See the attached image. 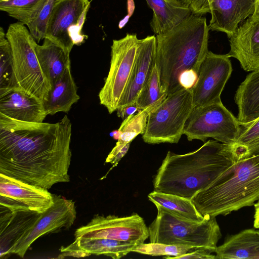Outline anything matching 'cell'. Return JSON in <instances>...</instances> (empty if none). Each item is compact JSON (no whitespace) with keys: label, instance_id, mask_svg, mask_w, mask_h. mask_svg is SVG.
<instances>
[{"label":"cell","instance_id":"41","mask_svg":"<svg viewBox=\"0 0 259 259\" xmlns=\"http://www.w3.org/2000/svg\"><path fill=\"white\" fill-rule=\"evenodd\" d=\"M213 0H206L201 12V15L208 13V7Z\"/></svg>","mask_w":259,"mask_h":259},{"label":"cell","instance_id":"6","mask_svg":"<svg viewBox=\"0 0 259 259\" xmlns=\"http://www.w3.org/2000/svg\"><path fill=\"white\" fill-rule=\"evenodd\" d=\"M6 35L12 49L17 88L43 102L52 87L37 60V42L27 27L19 21L9 25Z\"/></svg>","mask_w":259,"mask_h":259},{"label":"cell","instance_id":"26","mask_svg":"<svg viewBox=\"0 0 259 259\" xmlns=\"http://www.w3.org/2000/svg\"><path fill=\"white\" fill-rule=\"evenodd\" d=\"M156 206H160L184 219L201 222L205 217L197 209L191 199L182 196L153 191L148 195Z\"/></svg>","mask_w":259,"mask_h":259},{"label":"cell","instance_id":"22","mask_svg":"<svg viewBox=\"0 0 259 259\" xmlns=\"http://www.w3.org/2000/svg\"><path fill=\"white\" fill-rule=\"evenodd\" d=\"M214 253L215 258H259V229H248L230 236Z\"/></svg>","mask_w":259,"mask_h":259},{"label":"cell","instance_id":"10","mask_svg":"<svg viewBox=\"0 0 259 259\" xmlns=\"http://www.w3.org/2000/svg\"><path fill=\"white\" fill-rule=\"evenodd\" d=\"M90 7L89 0H55L45 38L70 53L74 45L84 41L81 29Z\"/></svg>","mask_w":259,"mask_h":259},{"label":"cell","instance_id":"24","mask_svg":"<svg viewBox=\"0 0 259 259\" xmlns=\"http://www.w3.org/2000/svg\"><path fill=\"white\" fill-rule=\"evenodd\" d=\"M35 53L42 71L52 87L70 66V53L46 38L42 45H36Z\"/></svg>","mask_w":259,"mask_h":259},{"label":"cell","instance_id":"40","mask_svg":"<svg viewBox=\"0 0 259 259\" xmlns=\"http://www.w3.org/2000/svg\"><path fill=\"white\" fill-rule=\"evenodd\" d=\"M135 5L133 0H127L128 16L130 17L134 11Z\"/></svg>","mask_w":259,"mask_h":259},{"label":"cell","instance_id":"31","mask_svg":"<svg viewBox=\"0 0 259 259\" xmlns=\"http://www.w3.org/2000/svg\"><path fill=\"white\" fill-rule=\"evenodd\" d=\"M148 116L147 111L140 110L123 120L118 130L120 135L117 142L131 143L138 135H142L146 129Z\"/></svg>","mask_w":259,"mask_h":259},{"label":"cell","instance_id":"21","mask_svg":"<svg viewBox=\"0 0 259 259\" xmlns=\"http://www.w3.org/2000/svg\"><path fill=\"white\" fill-rule=\"evenodd\" d=\"M145 1L153 11L150 25L156 35L168 31L192 13L190 6L173 0Z\"/></svg>","mask_w":259,"mask_h":259},{"label":"cell","instance_id":"17","mask_svg":"<svg viewBox=\"0 0 259 259\" xmlns=\"http://www.w3.org/2000/svg\"><path fill=\"white\" fill-rule=\"evenodd\" d=\"M0 114L32 122H42L48 115L42 101L18 88L0 90Z\"/></svg>","mask_w":259,"mask_h":259},{"label":"cell","instance_id":"12","mask_svg":"<svg viewBox=\"0 0 259 259\" xmlns=\"http://www.w3.org/2000/svg\"><path fill=\"white\" fill-rule=\"evenodd\" d=\"M230 58L228 54L208 52L191 89L193 107L222 102L221 94L233 71Z\"/></svg>","mask_w":259,"mask_h":259},{"label":"cell","instance_id":"43","mask_svg":"<svg viewBox=\"0 0 259 259\" xmlns=\"http://www.w3.org/2000/svg\"><path fill=\"white\" fill-rule=\"evenodd\" d=\"M176 2L179 3V4L186 6H190L191 4L192 3V2L194 0H173Z\"/></svg>","mask_w":259,"mask_h":259},{"label":"cell","instance_id":"20","mask_svg":"<svg viewBox=\"0 0 259 259\" xmlns=\"http://www.w3.org/2000/svg\"><path fill=\"white\" fill-rule=\"evenodd\" d=\"M237 119L245 127L259 118V69L248 74L238 86L234 97Z\"/></svg>","mask_w":259,"mask_h":259},{"label":"cell","instance_id":"39","mask_svg":"<svg viewBox=\"0 0 259 259\" xmlns=\"http://www.w3.org/2000/svg\"><path fill=\"white\" fill-rule=\"evenodd\" d=\"M254 214L253 226L255 229H259V200L254 204Z\"/></svg>","mask_w":259,"mask_h":259},{"label":"cell","instance_id":"15","mask_svg":"<svg viewBox=\"0 0 259 259\" xmlns=\"http://www.w3.org/2000/svg\"><path fill=\"white\" fill-rule=\"evenodd\" d=\"M228 54L236 59L246 71L259 69V17H249L229 38Z\"/></svg>","mask_w":259,"mask_h":259},{"label":"cell","instance_id":"32","mask_svg":"<svg viewBox=\"0 0 259 259\" xmlns=\"http://www.w3.org/2000/svg\"><path fill=\"white\" fill-rule=\"evenodd\" d=\"M196 248L166 244L161 243L150 242L137 245L132 252L151 256H165L164 258H175Z\"/></svg>","mask_w":259,"mask_h":259},{"label":"cell","instance_id":"19","mask_svg":"<svg viewBox=\"0 0 259 259\" xmlns=\"http://www.w3.org/2000/svg\"><path fill=\"white\" fill-rule=\"evenodd\" d=\"M1 258L9 254L11 248L34 226L42 213L27 209L0 207Z\"/></svg>","mask_w":259,"mask_h":259},{"label":"cell","instance_id":"25","mask_svg":"<svg viewBox=\"0 0 259 259\" xmlns=\"http://www.w3.org/2000/svg\"><path fill=\"white\" fill-rule=\"evenodd\" d=\"M138 244L106 238H75L74 241L65 247L67 249L86 253L104 255L113 259H119L132 252Z\"/></svg>","mask_w":259,"mask_h":259},{"label":"cell","instance_id":"35","mask_svg":"<svg viewBox=\"0 0 259 259\" xmlns=\"http://www.w3.org/2000/svg\"><path fill=\"white\" fill-rule=\"evenodd\" d=\"M198 73L193 70H186L180 75L179 83L183 89H191L196 83Z\"/></svg>","mask_w":259,"mask_h":259},{"label":"cell","instance_id":"27","mask_svg":"<svg viewBox=\"0 0 259 259\" xmlns=\"http://www.w3.org/2000/svg\"><path fill=\"white\" fill-rule=\"evenodd\" d=\"M226 146L234 162L259 154V118L243 127L237 139Z\"/></svg>","mask_w":259,"mask_h":259},{"label":"cell","instance_id":"4","mask_svg":"<svg viewBox=\"0 0 259 259\" xmlns=\"http://www.w3.org/2000/svg\"><path fill=\"white\" fill-rule=\"evenodd\" d=\"M203 215H227L259 200V154L234 162L192 198Z\"/></svg>","mask_w":259,"mask_h":259},{"label":"cell","instance_id":"23","mask_svg":"<svg viewBox=\"0 0 259 259\" xmlns=\"http://www.w3.org/2000/svg\"><path fill=\"white\" fill-rule=\"evenodd\" d=\"M79 98L70 66L52 86L43 101L44 107L47 115L61 112L67 113Z\"/></svg>","mask_w":259,"mask_h":259},{"label":"cell","instance_id":"33","mask_svg":"<svg viewBox=\"0 0 259 259\" xmlns=\"http://www.w3.org/2000/svg\"><path fill=\"white\" fill-rule=\"evenodd\" d=\"M55 0H46L34 20L26 26L37 43L45 38L47 25Z\"/></svg>","mask_w":259,"mask_h":259},{"label":"cell","instance_id":"5","mask_svg":"<svg viewBox=\"0 0 259 259\" xmlns=\"http://www.w3.org/2000/svg\"><path fill=\"white\" fill-rule=\"evenodd\" d=\"M148 227L150 242L205 248L215 252L222 234L215 217L204 215L201 222L180 217L160 206Z\"/></svg>","mask_w":259,"mask_h":259},{"label":"cell","instance_id":"36","mask_svg":"<svg viewBox=\"0 0 259 259\" xmlns=\"http://www.w3.org/2000/svg\"><path fill=\"white\" fill-rule=\"evenodd\" d=\"M175 258L186 259V258H201V259H214L215 258V255L212 254V252L206 249L199 248H196Z\"/></svg>","mask_w":259,"mask_h":259},{"label":"cell","instance_id":"42","mask_svg":"<svg viewBox=\"0 0 259 259\" xmlns=\"http://www.w3.org/2000/svg\"><path fill=\"white\" fill-rule=\"evenodd\" d=\"M251 16L253 17H259V0L256 1L255 6V10L253 14L251 15Z\"/></svg>","mask_w":259,"mask_h":259},{"label":"cell","instance_id":"11","mask_svg":"<svg viewBox=\"0 0 259 259\" xmlns=\"http://www.w3.org/2000/svg\"><path fill=\"white\" fill-rule=\"evenodd\" d=\"M75 238H106L136 244L144 243L149 237V229L137 213L119 217L96 215L87 225L77 229Z\"/></svg>","mask_w":259,"mask_h":259},{"label":"cell","instance_id":"28","mask_svg":"<svg viewBox=\"0 0 259 259\" xmlns=\"http://www.w3.org/2000/svg\"><path fill=\"white\" fill-rule=\"evenodd\" d=\"M46 0H0V10L27 26L35 19Z\"/></svg>","mask_w":259,"mask_h":259},{"label":"cell","instance_id":"9","mask_svg":"<svg viewBox=\"0 0 259 259\" xmlns=\"http://www.w3.org/2000/svg\"><path fill=\"white\" fill-rule=\"evenodd\" d=\"M136 33L113 39L111 46L110 68L99 93L100 103L111 114L118 104L129 82L135 65L139 43Z\"/></svg>","mask_w":259,"mask_h":259},{"label":"cell","instance_id":"7","mask_svg":"<svg viewBox=\"0 0 259 259\" xmlns=\"http://www.w3.org/2000/svg\"><path fill=\"white\" fill-rule=\"evenodd\" d=\"M193 108L191 89H183L167 96L148 113L143 141L150 144L178 143Z\"/></svg>","mask_w":259,"mask_h":259},{"label":"cell","instance_id":"1","mask_svg":"<svg viewBox=\"0 0 259 259\" xmlns=\"http://www.w3.org/2000/svg\"><path fill=\"white\" fill-rule=\"evenodd\" d=\"M72 124L25 122L0 114V174L46 189L68 182Z\"/></svg>","mask_w":259,"mask_h":259},{"label":"cell","instance_id":"3","mask_svg":"<svg viewBox=\"0 0 259 259\" xmlns=\"http://www.w3.org/2000/svg\"><path fill=\"white\" fill-rule=\"evenodd\" d=\"M209 29L206 19L191 14L168 31L156 37V65L162 90L167 96L183 90L182 73H198L207 55Z\"/></svg>","mask_w":259,"mask_h":259},{"label":"cell","instance_id":"13","mask_svg":"<svg viewBox=\"0 0 259 259\" xmlns=\"http://www.w3.org/2000/svg\"><path fill=\"white\" fill-rule=\"evenodd\" d=\"M54 202L42 213L32 228L9 251L21 257L24 256L31 245L38 238L48 233L68 229L74 223L76 211L75 202L55 194Z\"/></svg>","mask_w":259,"mask_h":259},{"label":"cell","instance_id":"8","mask_svg":"<svg viewBox=\"0 0 259 259\" xmlns=\"http://www.w3.org/2000/svg\"><path fill=\"white\" fill-rule=\"evenodd\" d=\"M243 127L222 102L193 107L184 128V134L191 141L205 142L208 138L225 144L235 141Z\"/></svg>","mask_w":259,"mask_h":259},{"label":"cell","instance_id":"2","mask_svg":"<svg viewBox=\"0 0 259 259\" xmlns=\"http://www.w3.org/2000/svg\"><path fill=\"white\" fill-rule=\"evenodd\" d=\"M234 162L226 144L216 140L186 154L168 151L154 178V190L191 199Z\"/></svg>","mask_w":259,"mask_h":259},{"label":"cell","instance_id":"16","mask_svg":"<svg viewBox=\"0 0 259 259\" xmlns=\"http://www.w3.org/2000/svg\"><path fill=\"white\" fill-rule=\"evenodd\" d=\"M256 1L213 0L208 9L211 16L209 30L225 33L229 38L253 14Z\"/></svg>","mask_w":259,"mask_h":259},{"label":"cell","instance_id":"34","mask_svg":"<svg viewBox=\"0 0 259 259\" xmlns=\"http://www.w3.org/2000/svg\"><path fill=\"white\" fill-rule=\"evenodd\" d=\"M131 143L122 144L117 142L115 146L107 156L106 163H110L113 167L116 166L128 150Z\"/></svg>","mask_w":259,"mask_h":259},{"label":"cell","instance_id":"29","mask_svg":"<svg viewBox=\"0 0 259 259\" xmlns=\"http://www.w3.org/2000/svg\"><path fill=\"white\" fill-rule=\"evenodd\" d=\"M167 97V94L162 89L155 65L135 102L139 110H145L149 113Z\"/></svg>","mask_w":259,"mask_h":259},{"label":"cell","instance_id":"30","mask_svg":"<svg viewBox=\"0 0 259 259\" xmlns=\"http://www.w3.org/2000/svg\"><path fill=\"white\" fill-rule=\"evenodd\" d=\"M6 33L0 28V90L17 88L14 76L12 52Z\"/></svg>","mask_w":259,"mask_h":259},{"label":"cell","instance_id":"14","mask_svg":"<svg viewBox=\"0 0 259 259\" xmlns=\"http://www.w3.org/2000/svg\"><path fill=\"white\" fill-rule=\"evenodd\" d=\"M54 202V195L47 189L0 174L1 206L43 213Z\"/></svg>","mask_w":259,"mask_h":259},{"label":"cell","instance_id":"38","mask_svg":"<svg viewBox=\"0 0 259 259\" xmlns=\"http://www.w3.org/2000/svg\"><path fill=\"white\" fill-rule=\"evenodd\" d=\"M206 0H194L190 5L192 13L195 15H201V12Z\"/></svg>","mask_w":259,"mask_h":259},{"label":"cell","instance_id":"18","mask_svg":"<svg viewBox=\"0 0 259 259\" xmlns=\"http://www.w3.org/2000/svg\"><path fill=\"white\" fill-rule=\"evenodd\" d=\"M156 49L155 35L147 36L139 40L137 57L131 78L119 101L118 109L136 102L156 65Z\"/></svg>","mask_w":259,"mask_h":259},{"label":"cell","instance_id":"37","mask_svg":"<svg viewBox=\"0 0 259 259\" xmlns=\"http://www.w3.org/2000/svg\"><path fill=\"white\" fill-rule=\"evenodd\" d=\"M139 110L136 102H135L132 104L119 108L116 111L117 116L123 120Z\"/></svg>","mask_w":259,"mask_h":259}]
</instances>
